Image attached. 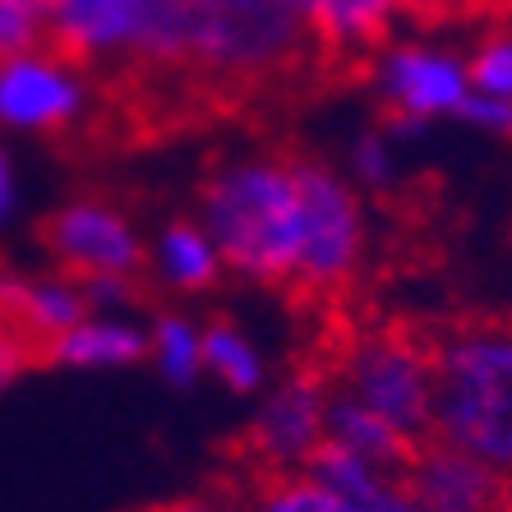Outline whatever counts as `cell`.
<instances>
[{"label": "cell", "instance_id": "6da1fadb", "mask_svg": "<svg viewBox=\"0 0 512 512\" xmlns=\"http://www.w3.org/2000/svg\"><path fill=\"white\" fill-rule=\"evenodd\" d=\"M305 47V10L291 0H148L134 65L259 84L291 70Z\"/></svg>", "mask_w": 512, "mask_h": 512}, {"label": "cell", "instance_id": "7a4b0ae2", "mask_svg": "<svg viewBox=\"0 0 512 512\" xmlns=\"http://www.w3.org/2000/svg\"><path fill=\"white\" fill-rule=\"evenodd\" d=\"M227 273L254 286H296L300 273V190L291 157H222L199 185V213Z\"/></svg>", "mask_w": 512, "mask_h": 512}, {"label": "cell", "instance_id": "3957f363", "mask_svg": "<svg viewBox=\"0 0 512 512\" xmlns=\"http://www.w3.org/2000/svg\"><path fill=\"white\" fill-rule=\"evenodd\" d=\"M429 439L462 448L512 480V323H466L429 346Z\"/></svg>", "mask_w": 512, "mask_h": 512}, {"label": "cell", "instance_id": "277c9868", "mask_svg": "<svg viewBox=\"0 0 512 512\" xmlns=\"http://www.w3.org/2000/svg\"><path fill=\"white\" fill-rule=\"evenodd\" d=\"M300 190V273L296 286L333 296L356 282L370 254V217L351 176L319 157H291Z\"/></svg>", "mask_w": 512, "mask_h": 512}, {"label": "cell", "instance_id": "5b68a950", "mask_svg": "<svg viewBox=\"0 0 512 512\" xmlns=\"http://www.w3.org/2000/svg\"><path fill=\"white\" fill-rule=\"evenodd\" d=\"M337 393L356 397L383 420H393L406 439H429V411H434V356L416 337L397 328L346 337L328 374Z\"/></svg>", "mask_w": 512, "mask_h": 512}, {"label": "cell", "instance_id": "8992f818", "mask_svg": "<svg viewBox=\"0 0 512 512\" xmlns=\"http://www.w3.org/2000/svg\"><path fill=\"white\" fill-rule=\"evenodd\" d=\"M370 88L388 111V130L397 139L425 134L439 120H457L471 97L466 56L434 42H388L370 56Z\"/></svg>", "mask_w": 512, "mask_h": 512}, {"label": "cell", "instance_id": "52a82bcc", "mask_svg": "<svg viewBox=\"0 0 512 512\" xmlns=\"http://www.w3.org/2000/svg\"><path fill=\"white\" fill-rule=\"evenodd\" d=\"M42 245L70 277H143L148 240L134 217L102 194H74L42 222Z\"/></svg>", "mask_w": 512, "mask_h": 512}, {"label": "cell", "instance_id": "ba28073f", "mask_svg": "<svg viewBox=\"0 0 512 512\" xmlns=\"http://www.w3.org/2000/svg\"><path fill=\"white\" fill-rule=\"evenodd\" d=\"M88 70L51 47L0 60V130L24 139L70 134L88 116Z\"/></svg>", "mask_w": 512, "mask_h": 512}, {"label": "cell", "instance_id": "9c48e42d", "mask_svg": "<svg viewBox=\"0 0 512 512\" xmlns=\"http://www.w3.org/2000/svg\"><path fill=\"white\" fill-rule=\"evenodd\" d=\"M328 397H333V383L319 370H296L273 388H263L259 411L245 434L263 476L310 466V457L328 443Z\"/></svg>", "mask_w": 512, "mask_h": 512}, {"label": "cell", "instance_id": "30bf717a", "mask_svg": "<svg viewBox=\"0 0 512 512\" xmlns=\"http://www.w3.org/2000/svg\"><path fill=\"white\" fill-rule=\"evenodd\" d=\"M411 512H512L508 476L480 457L425 439L402 466Z\"/></svg>", "mask_w": 512, "mask_h": 512}, {"label": "cell", "instance_id": "8fae6325", "mask_svg": "<svg viewBox=\"0 0 512 512\" xmlns=\"http://www.w3.org/2000/svg\"><path fill=\"white\" fill-rule=\"evenodd\" d=\"M148 0H47V47L84 70L134 65Z\"/></svg>", "mask_w": 512, "mask_h": 512}, {"label": "cell", "instance_id": "7c38bea8", "mask_svg": "<svg viewBox=\"0 0 512 512\" xmlns=\"http://www.w3.org/2000/svg\"><path fill=\"white\" fill-rule=\"evenodd\" d=\"M84 314H93L88 310V296H84V282L70 273H60V268L56 273L0 277V319L37 346V360H42V346H47L51 337L70 333Z\"/></svg>", "mask_w": 512, "mask_h": 512}, {"label": "cell", "instance_id": "4fadbf2b", "mask_svg": "<svg viewBox=\"0 0 512 512\" xmlns=\"http://www.w3.org/2000/svg\"><path fill=\"white\" fill-rule=\"evenodd\" d=\"M402 0H310L305 28L319 51L337 60H370L379 47H388L402 24Z\"/></svg>", "mask_w": 512, "mask_h": 512}, {"label": "cell", "instance_id": "5bb4252c", "mask_svg": "<svg viewBox=\"0 0 512 512\" xmlns=\"http://www.w3.org/2000/svg\"><path fill=\"white\" fill-rule=\"evenodd\" d=\"M42 360L56 370H130L139 360H148V328L130 314H84L70 333L51 337L42 346Z\"/></svg>", "mask_w": 512, "mask_h": 512}, {"label": "cell", "instance_id": "9a60e30c", "mask_svg": "<svg viewBox=\"0 0 512 512\" xmlns=\"http://www.w3.org/2000/svg\"><path fill=\"white\" fill-rule=\"evenodd\" d=\"M148 273L171 296H203L222 282L227 263H222V250L199 217H176L148 240Z\"/></svg>", "mask_w": 512, "mask_h": 512}, {"label": "cell", "instance_id": "2e32d148", "mask_svg": "<svg viewBox=\"0 0 512 512\" xmlns=\"http://www.w3.org/2000/svg\"><path fill=\"white\" fill-rule=\"evenodd\" d=\"M310 476H319L323 485L342 494L356 512H411V499H406V480L397 466L370 462L360 453H346L337 443H323L319 453L305 466Z\"/></svg>", "mask_w": 512, "mask_h": 512}, {"label": "cell", "instance_id": "e0dca14e", "mask_svg": "<svg viewBox=\"0 0 512 512\" xmlns=\"http://www.w3.org/2000/svg\"><path fill=\"white\" fill-rule=\"evenodd\" d=\"M328 443H337L346 453L370 457V462L397 466V471H402V466L411 462V453L420 448L416 439H406L393 420H383L379 411H370V406L356 402V397L337 393V388H333V397H328Z\"/></svg>", "mask_w": 512, "mask_h": 512}, {"label": "cell", "instance_id": "ac0fdd59", "mask_svg": "<svg viewBox=\"0 0 512 512\" xmlns=\"http://www.w3.org/2000/svg\"><path fill=\"white\" fill-rule=\"evenodd\" d=\"M203 379L222 383L236 397H254L268 388V356L240 323L213 319L203 323Z\"/></svg>", "mask_w": 512, "mask_h": 512}, {"label": "cell", "instance_id": "d6986e66", "mask_svg": "<svg viewBox=\"0 0 512 512\" xmlns=\"http://www.w3.org/2000/svg\"><path fill=\"white\" fill-rule=\"evenodd\" d=\"M148 360L162 383H171L176 393L194 388L203 379V323L190 314H157L148 323Z\"/></svg>", "mask_w": 512, "mask_h": 512}, {"label": "cell", "instance_id": "ffe728a7", "mask_svg": "<svg viewBox=\"0 0 512 512\" xmlns=\"http://www.w3.org/2000/svg\"><path fill=\"white\" fill-rule=\"evenodd\" d=\"M245 512H356L342 494L323 485L310 471H268L250 494Z\"/></svg>", "mask_w": 512, "mask_h": 512}, {"label": "cell", "instance_id": "44dd1931", "mask_svg": "<svg viewBox=\"0 0 512 512\" xmlns=\"http://www.w3.org/2000/svg\"><path fill=\"white\" fill-rule=\"evenodd\" d=\"M346 176L356 190L383 194L402 180V139L393 130H365L356 134L351 153H346Z\"/></svg>", "mask_w": 512, "mask_h": 512}, {"label": "cell", "instance_id": "7402d4cb", "mask_svg": "<svg viewBox=\"0 0 512 512\" xmlns=\"http://www.w3.org/2000/svg\"><path fill=\"white\" fill-rule=\"evenodd\" d=\"M47 47V0H0V60Z\"/></svg>", "mask_w": 512, "mask_h": 512}, {"label": "cell", "instance_id": "603a6c76", "mask_svg": "<svg viewBox=\"0 0 512 512\" xmlns=\"http://www.w3.org/2000/svg\"><path fill=\"white\" fill-rule=\"evenodd\" d=\"M466 70H471V88L485 97H499L512 107V33H494L485 37L471 56H466Z\"/></svg>", "mask_w": 512, "mask_h": 512}, {"label": "cell", "instance_id": "cb8c5ba5", "mask_svg": "<svg viewBox=\"0 0 512 512\" xmlns=\"http://www.w3.org/2000/svg\"><path fill=\"white\" fill-rule=\"evenodd\" d=\"M88 296V310L97 314H130L139 300V277H79Z\"/></svg>", "mask_w": 512, "mask_h": 512}, {"label": "cell", "instance_id": "d4e9b609", "mask_svg": "<svg viewBox=\"0 0 512 512\" xmlns=\"http://www.w3.org/2000/svg\"><path fill=\"white\" fill-rule=\"evenodd\" d=\"M457 120L471 125V130H480V134H494V139H512V107L499 102V97L476 93V88H471V97H466V107Z\"/></svg>", "mask_w": 512, "mask_h": 512}, {"label": "cell", "instance_id": "484cf974", "mask_svg": "<svg viewBox=\"0 0 512 512\" xmlns=\"http://www.w3.org/2000/svg\"><path fill=\"white\" fill-rule=\"evenodd\" d=\"M33 360H37V346L28 342L24 333H14L10 323L0 319V393H5V388H10V383L19 379Z\"/></svg>", "mask_w": 512, "mask_h": 512}, {"label": "cell", "instance_id": "4316f807", "mask_svg": "<svg viewBox=\"0 0 512 512\" xmlns=\"http://www.w3.org/2000/svg\"><path fill=\"white\" fill-rule=\"evenodd\" d=\"M14 213H19V167H14L10 148L0 143V227H10Z\"/></svg>", "mask_w": 512, "mask_h": 512}, {"label": "cell", "instance_id": "83f0119b", "mask_svg": "<svg viewBox=\"0 0 512 512\" xmlns=\"http://www.w3.org/2000/svg\"><path fill=\"white\" fill-rule=\"evenodd\" d=\"M406 14H420V19H453V14H466L485 5V0H402Z\"/></svg>", "mask_w": 512, "mask_h": 512}, {"label": "cell", "instance_id": "f1b7e54d", "mask_svg": "<svg viewBox=\"0 0 512 512\" xmlns=\"http://www.w3.org/2000/svg\"><path fill=\"white\" fill-rule=\"evenodd\" d=\"M148 512H245L236 508V503L217 499V494H190V499H171V503H157V508Z\"/></svg>", "mask_w": 512, "mask_h": 512}, {"label": "cell", "instance_id": "f546056e", "mask_svg": "<svg viewBox=\"0 0 512 512\" xmlns=\"http://www.w3.org/2000/svg\"><path fill=\"white\" fill-rule=\"evenodd\" d=\"M291 5H296V10H310V0H291Z\"/></svg>", "mask_w": 512, "mask_h": 512}]
</instances>
